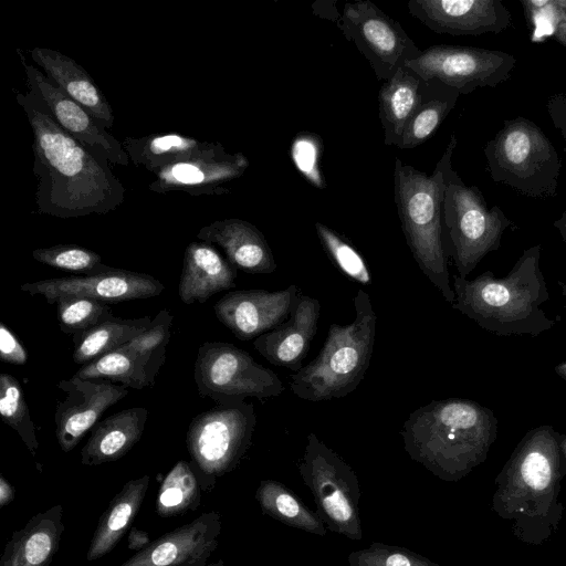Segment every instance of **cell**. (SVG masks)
Here are the masks:
<instances>
[{
  "instance_id": "2e32d148",
  "label": "cell",
  "mask_w": 566,
  "mask_h": 566,
  "mask_svg": "<svg viewBox=\"0 0 566 566\" xmlns=\"http://www.w3.org/2000/svg\"><path fill=\"white\" fill-rule=\"evenodd\" d=\"M249 167L240 151L230 154L221 143L187 161L168 166L156 174L148 186L150 191H181L190 196H220L230 192L226 185L240 178Z\"/></svg>"
},
{
  "instance_id": "f546056e",
  "label": "cell",
  "mask_w": 566,
  "mask_h": 566,
  "mask_svg": "<svg viewBox=\"0 0 566 566\" xmlns=\"http://www.w3.org/2000/svg\"><path fill=\"white\" fill-rule=\"evenodd\" d=\"M460 95L438 80H423L421 102L407 123L398 148L411 149L429 139L454 108Z\"/></svg>"
},
{
  "instance_id": "ab89813d",
  "label": "cell",
  "mask_w": 566,
  "mask_h": 566,
  "mask_svg": "<svg viewBox=\"0 0 566 566\" xmlns=\"http://www.w3.org/2000/svg\"><path fill=\"white\" fill-rule=\"evenodd\" d=\"M172 321L174 316L168 310H160L148 329L125 344L146 360L155 377L166 360Z\"/></svg>"
},
{
  "instance_id": "f35d334b",
  "label": "cell",
  "mask_w": 566,
  "mask_h": 566,
  "mask_svg": "<svg viewBox=\"0 0 566 566\" xmlns=\"http://www.w3.org/2000/svg\"><path fill=\"white\" fill-rule=\"evenodd\" d=\"M318 240L331 261L350 280L371 284L369 269L360 253L340 234L321 222L315 223Z\"/></svg>"
},
{
  "instance_id": "7dc6e473",
  "label": "cell",
  "mask_w": 566,
  "mask_h": 566,
  "mask_svg": "<svg viewBox=\"0 0 566 566\" xmlns=\"http://www.w3.org/2000/svg\"><path fill=\"white\" fill-rule=\"evenodd\" d=\"M554 227L558 230L564 243L566 244V209L562 216L554 221Z\"/></svg>"
},
{
  "instance_id": "ac0fdd59",
  "label": "cell",
  "mask_w": 566,
  "mask_h": 566,
  "mask_svg": "<svg viewBox=\"0 0 566 566\" xmlns=\"http://www.w3.org/2000/svg\"><path fill=\"white\" fill-rule=\"evenodd\" d=\"M409 13L439 34H499L512 23L501 0H410Z\"/></svg>"
},
{
  "instance_id": "d4e9b609",
  "label": "cell",
  "mask_w": 566,
  "mask_h": 566,
  "mask_svg": "<svg viewBox=\"0 0 566 566\" xmlns=\"http://www.w3.org/2000/svg\"><path fill=\"white\" fill-rule=\"evenodd\" d=\"M64 532L63 507L56 504L40 512L8 541L0 566H49Z\"/></svg>"
},
{
  "instance_id": "f907efd6",
  "label": "cell",
  "mask_w": 566,
  "mask_h": 566,
  "mask_svg": "<svg viewBox=\"0 0 566 566\" xmlns=\"http://www.w3.org/2000/svg\"><path fill=\"white\" fill-rule=\"evenodd\" d=\"M207 566H224V564H223V560H222V559H219L218 562H216V563H210V564H208Z\"/></svg>"
},
{
  "instance_id": "3957f363",
  "label": "cell",
  "mask_w": 566,
  "mask_h": 566,
  "mask_svg": "<svg viewBox=\"0 0 566 566\" xmlns=\"http://www.w3.org/2000/svg\"><path fill=\"white\" fill-rule=\"evenodd\" d=\"M400 434L413 461L455 482L486 460L497 437V418L471 399L432 400L410 412Z\"/></svg>"
},
{
  "instance_id": "c3c4849f",
  "label": "cell",
  "mask_w": 566,
  "mask_h": 566,
  "mask_svg": "<svg viewBox=\"0 0 566 566\" xmlns=\"http://www.w3.org/2000/svg\"><path fill=\"white\" fill-rule=\"evenodd\" d=\"M555 373L566 381V360L557 364L555 367Z\"/></svg>"
},
{
  "instance_id": "e575fe53",
  "label": "cell",
  "mask_w": 566,
  "mask_h": 566,
  "mask_svg": "<svg viewBox=\"0 0 566 566\" xmlns=\"http://www.w3.org/2000/svg\"><path fill=\"white\" fill-rule=\"evenodd\" d=\"M532 43L553 40L566 48V0H520Z\"/></svg>"
},
{
  "instance_id": "4dcf8cb0",
  "label": "cell",
  "mask_w": 566,
  "mask_h": 566,
  "mask_svg": "<svg viewBox=\"0 0 566 566\" xmlns=\"http://www.w3.org/2000/svg\"><path fill=\"white\" fill-rule=\"evenodd\" d=\"M149 316L140 318H120L113 316L97 326L72 335L74 352L73 360L86 365L104 354L115 350L151 325Z\"/></svg>"
},
{
  "instance_id": "816d5d0a",
  "label": "cell",
  "mask_w": 566,
  "mask_h": 566,
  "mask_svg": "<svg viewBox=\"0 0 566 566\" xmlns=\"http://www.w3.org/2000/svg\"><path fill=\"white\" fill-rule=\"evenodd\" d=\"M562 566H566V565H562Z\"/></svg>"
},
{
  "instance_id": "74e56055",
  "label": "cell",
  "mask_w": 566,
  "mask_h": 566,
  "mask_svg": "<svg viewBox=\"0 0 566 566\" xmlns=\"http://www.w3.org/2000/svg\"><path fill=\"white\" fill-rule=\"evenodd\" d=\"M32 256L42 264L83 275H95L111 269L102 263L98 253L77 244L35 249Z\"/></svg>"
},
{
  "instance_id": "83f0119b",
  "label": "cell",
  "mask_w": 566,
  "mask_h": 566,
  "mask_svg": "<svg viewBox=\"0 0 566 566\" xmlns=\"http://www.w3.org/2000/svg\"><path fill=\"white\" fill-rule=\"evenodd\" d=\"M150 476L143 475L128 481L112 499L98 520L86 558L96 560L108 554L118 544L142 507Z\"/></svg>"
},
{
  "instance_id": "d590c367",
  "label": "cell",
  "mask_w": 566,
  "mask_h": 566,
  "mask_svg": "<svg viewBox=\"0 0 566 566\" xmlns=\"http://www.w3.org/2000/svg\"><path fill=\"white\" fill-rule=\"evenodd\" d=\"M0 415L35 455L39 442L22 388L12 375L6 373L0 375Z\"/></svg>"
},
{
  "instance_id": "6da1fadb",
  "label": "cell",
  "mask_w": 566,
  "mask_h": 566,
  "mask_svg": "<svg viewBox=\"0 0 566 566\" xmlns=\"http://www.w3.org/2000/svg\"><path fill=\"white\" fill-rule=\"evenodd\" d=\"M15 92L32 128L35 213L69 219L106 214L125 199V187L107 157L66 133L52 117L36 86Z\"/></svg>"
},
{
  "instance_id": "7c38bea8",
  "label": "cell",
  "mask_w": 566,
  "mask_h": 566,
  "mask_svg": "<svg viewBox=\"0 0 566 566\" xmlns=\"http://www.w3.org/2000/svg\"><path fill=\"white\" fill-rule=\"evenodd\" d=\"M338 28L366 57L379 81L390 80L422 51L398 21L369 0L346 2Z\"/></svg>"
},
{
  "instance_id": "277c9868",
  "label": "cell",
  "mask_w": 566,
  "mask_h": 566,
  "mask_svg": "<svg viewBox=\"0 0 566 566\" xmlns=\"http://www.w3.org/2000/svg\"><path fill=\"white\" fill-rule=\"evenodd\" d=\"M541 253V244L525 249L504 277H495L490 270L472 280L454 275L452 308L497 336H537L549 331L557 319L541 307L549 300Z\"/></svg>"
},
{
  "instance_id": "44dd1931",
  "label": "cell",
  "mask_w": 566,
  "mask_h": 566,
  "mask_svg": "<svg viewBox=\"0 0 566 566\" xmlns=\"http://www.w3.org/2000/svg\"><path fill=\"white\" fill-rule=\"evenodd\" d=\"M319 312V301L300 291L290 317L256 337L253 347L271 364L298 371L317 332Z\"/></svg>"
},
{
  "instance_id": "8d00e7d4",
  "label": "cell",
  "mask_w": 566,
  "mask_h": 566,
  "mask_svg": "<svg viewBox=\"0 0 566 566\" xmlns=\"http://www.w3.org/2000/svg\"><path fill=\"white\" fill-rule=\"evenodd\" d=\"M60 328L65 334H78L113 317L109 304L78 296L64 295L54 302Z\"/></svg>"
},
{
  "instance_id": "4fadbf2b",
  "label": "cell",
  "mask_w": 566,
  "mask_h": 566,
  "mask_svg": "<svg viewBox=\"0 0 566 566\" xmlns=\"http://www.w3.org/2000/svg\"><path fill=\"white\" fill-rule=\"evenodd\" d=\"M515 64L516 59L503 51L436 44L405 65L424 81L438 80L460 94H469L507 81Z\"/></svg>"
},
{
  "instance_id": "9c48e42d",
  "label": "cell",
  "mask_w": 566,
  "mask_h": 566,
  "mask_svg": "<svg viewBox=\"0 0 566 566\" xmlns=\"http://www.w3.org/2000/svg\"><path fill=\"white\" fill-rule=\"evenodd\" d=\"M256 424L250 402L219 403L189 423L186 443L201 489L233 471L249 450Z\"/></svg>"
},
{
  "instance_id": "8fae6325",
  "label": "cell",
  "mask_w": 566,
  "mask_h": 566,
  "mask_svg": "<svg viewBox=\"0 0 566 566\" xmlns=\"http://www.w3.org/2000/svg\"><path fill=\"white\" fill-rule=\"evenodd\" d=\"M193 378L199 395L217 405L243 402L250 397L261 400L284 391L277 374L224 342H206L199 347Z\"/></svg>"
},
{
  "instance_id": "ba28073f",
  "label": "cell",
  "mask_w": 566,
  "mask_h": 566,
  "mask_svg": "<svg viewBox=\"0 0 566 566\" xmlns=\"http://www.w3.org/2000/svg\"><path fill=\"white\" fill-rule=\"evenodd\" d=\"M442 220L449 239L447 253L463 279L488 253L499 250L509 228H516L499 206L488 207L476 186L464 184L452 163L446 171Z\"/></svg>"
},
{
  "instance_id": "5bb4252c",
  "label": "cell",
  "mask_w": 566,
  "mask_h": 566,
  "mask_svg": "<svg viewBox=\"0 0 566 566\" xmlns=\"http://www.w3.org/2000/svg\"><path fill=\"white\" fill-rule=\"evenodd\" d=\"M164 289V284L151 275L114 268L95 275L44 279L20 286L22 292L41 295L51 305L64 295H78L114 304L154 297Z\"/></svg>"
},
{
  "instance_id": "4316f807",
  "label": "cell",
  "mask_w": 566,
  "mask_h": 566,
  "mask_svg": "<svg viewBox=\"0 0 566 566\" xmlns=\"http://www.w3.org/2000/svg\"><path fill=\"white\" fill-rule=\"evenodd\" d=\"M422 85L423 80L406 65L381 85L378 104L385 145L399 146L406 125L421 102Z\"/></svg>"
},
{
  "instance_id": "f6af8a7d",
  "label": "cell",
  "mask_w": 566,
  "mask_h": 566,
  "mask_svg": "<svg viewBox=\"0 0 566 566\" xmlns=\"http://www.w3.org/2000/svg\"><path fill=\"white\" fill-rule=\"evenodd\" d=\"M14 499V491L6 478L0 475V507L8 505Z\"/></svg>"
},
{
  "instance_id": "d6a6232c",
  "label": "cell",
  "mask_w": 566,
  "mask_h": 566,
  "mask_svg": "<svg viewBox=\"0 0 566 566\" xmlns=\"http://www.w3.org/2000/svg\"><path fill=\"white\" fill-rule=\"evenodd\" d=\"M74 376L105 379L133 389L151 387L156 378L146 360L125 345L83 365Z\"/></svg>"
},
{
  "instance_id": "7a4b0ae2",
  "label": "cell",
  "mask_w": 566,
  "mask_h": 566,
  "mask_svg": "<svg viewBox=\"0 0 566 566\" xmlns=\"http://www.w3.org/2000/svg\"><path fill=\"white\" fill-rule=\"evenodd\" d=\"M558 436L549 424L530 429L495 478L492 510L513 522L522 543L542 545L559 528L565 507L558 500Z\"/></svg>"
},
{
  "instance_id": "ee69618b",
  "label": "cell",
  "mask_w": 566,
  "mask_h": 566,
  "mask_svg": "<svg viewBox=\"0 0 566 566\" xmlns=\"http://www.w3.org/2000/svg\"><path fill=\"white\" fill-rule=\"evenodd\" d=\"M127 542L128 548L137 552L144 549L151 543L148 534L136 526L130 527Z\"/></svg>"
},
{
  "instance_id": "bcb514c9",
  "label": "cell",
  "mask_w": 566,
  "mask_h": 566,
  "mask_svg": "<svg viewBox=\"0 0 566 566\" xmlns=\"http://www.w3.org/2000/svg\"><path fill=\"white\" fill-rule=\"evenodd\" d=\"M558 457H559V472L563 478L566 476V434L559 433L558 436Z\"/></svg>"
},
{
  "instance_id": "ffe728a7",
  "label": "cell",
  "mask_w": 566,
  "mask_h": 566,
  "mask_svg": "<svg viewBox=\"0 0 566 566\" xmlns=\"http://www.w3.org/2000/svg\"><path fill=\"white\" fill-rule=\"evenodd\" d=\"M18 52L27 80L36 86L55 122L85 146L104 154L111 164L127 166L130 160L122 143L84 107L54 85L42 71L27 64L20 49Z\"/></svg>"
},
{
  "instance_id": "603a6c76",
  "label": "cell",
  "mask_w": 566,
  "mask_h": 566,
  "mask_svg": "<svg viewBox=\"0 0 566 566\" xmlns=\"http://www.w3.org/2000/svg\"><path fill=\"white\" fill-rule=\"evenodd\" d=\"M28 52L54 85L84 107L104 127H113L115 116L111 104L82 65L70 56L48 48L36 46Z\"/></svg>"
},
{
  "instance_id": "52a82bcc",
  "label": "cell",
  "mask_w": 566,
  "mask_h": 566,
  "mask_svg": "<svg viewBox=\"0 0 566 566\" xmlns=\"http://www.w3.org/2000/svg\"><path fill=\"white\" fill-rule=\"evenodd\" d=\"M486 170L494 182L531 198L557 195L560 157L552 142L534 122L517 116L484 147Z\"/></svg>"
},
{
  "instance_id": "484cf974",
  "label": "cell",
  "mask_w": 566,
  "mask_h": 566,
  "mask_svg": "<svg viewBox=\"0 0 566 566\" xmlns=\"http://www.w3.org/2000/svg\"><path fill=\"white\" fill-rule=\"evenodd\" d=\"M148 410L133 407L97 422L81 450V463L99 465L123 458L140 440Z\"/></svg>"
},
{
  "instance_id": "836d02e7",
  "label": "cell",
  "mask_w": 566,
  "mask_h": 566,
  "mask_svg": "<svg viewBox=\"0 0 566 566\" xmlns=\"http://www.w3.org/2000/svg\"><path fill=\"white\" fill-rule=\"evenodd\" d=\"M201 501V485L190 462L179 461L163 480L156 500L161 517L180 516L195 511Z\"/></svg>"
},
{
  "instance_id": "e0dca14e",
  "label": "cell",
  "mask_w": 566,
  "mask_h": 566,
  "mask_svg": "<svg viewBox=\"0 0 566 566\" xmlns=\"http://www.w3.org/2000/svg\"><path fill=\"white\" fill-rule=\"evenodd\" d=\"M298 292L295 284L275 292L261 289L232 291L216 302L213 311L237 338L251 340L290 317Z\"/></svg>"
},
{
  "instance_id": "b9f144b4",
  "label": "cell",
  "mask_w": 566,
  "mask_h": 566,
  "mask_svg": "<svg viewBox=\"0 0 566 566\" xmlns=\"http://www.w3.org/2000/svg\"><path fill=\"white\" fill-rule=\"evenodd\" d=\"M0 359L13 365H23L28 360L25 348L4 323L0 324Z\"/></svg>"
},
{
  "instance_id": "60d3db41",
  "label": "cell",
  "mask_w": 566,
  "mask_h": 566,
  "mask_svg": "<svg viewBox=\"0 0 566 566\" xmlns=\"http://www.w3.org/2000/svg\"><path fill=\"white\" fill-rule=\"evenodd\" d=\"M349 566H440L406 547L373 542L347 556Z\"/></svg>"
},
{
  "instance_id": "681fc988",
  "label": "cell",
  "mask_w": 566,
  "mask_h": 566,
  "mask_svg": "<svg viewBox=\"0 0 566 566\" xmlns=\"http://www.w3.org/2000/svg\"><path fill=\"white\" fill-rule=\"evenodd\" d=\"M558 284L560 285L562 289V295L566 297V283L558 282Z\"/></svg>"
},
{
  "instance_id": "d6986e66",
  "label": "cell",
  "mask_w": 566,
  "mask_h": 566,
  "mask_svg": "<svg viewBox=\"0 0 566 566\" xmlns=\"http://www.w3.org/2000/svg\"><path fill=\"white\" fill-rule=\"evenodd\" d=\"M221 514L207 512L137 552L120 566H207L221 534Z\"/></svg>"
},
{
  "instance_id": "30bf717a",
  "label": "cell",
  "mask_w": 566,
  "mask_h": 566,
  "mask_svg": "<svg viewBox=\"0 0 566 566\" xmlns=\"http://www.w3.org/2000/svg\"><path fill=\"white\" fill-rule=\"evenodd\" d=\"M298 471L313 494L316 513L326 527L349 539L360 541V488L349 464L311 432Z\"/></svg>"
},
{
  "instance_id": "cb8c5ba5",
  "label": "cell",
  "mask_w": 566,
  "mask_h": 566,
  "mask_svg": "<svg viewBox=\"0 0 566 566\" xmlns=\"http://www.w3.org/2000/svg\"><path fill=\"white\" fill-rule=\"evenodd\" d=\"M235 279L237 269L213 244L193 241L185 250L178 295L187 305L202 304L212 295L234 287Z\"/></svg>"
},
{
  "instance_id": "9a60e30c",
  "label": "cell",
  "mask_w": 566,
  "mask_h": 566,
  "mask_svg": "<svg viewBox=\"0 0 566 566\" xmlns=\"http://www.w3.org/2000/svg\"><path fill=\"white\" fill-rule=\"evenodd\" d=\"M57 387L65 392L54 412L55 436L64 452L72 451L102 413L128 395L127 387L109 380L75 376L59 381Z\"/></svg>"
},
{
  "instance_id": "7402d4cb",
  "label": "cell",
  "mask_w": 566,
  "mask_h": 566,
  "mask_svg": "<svg viewBox=\"0 0 566 566\" xmlns=\"http://www.w3.org/2000/svg\"><path fill=\"white\" fill-rule=\"evenodd\" d=\"M197 239L219 245L227 260L249 274H269L276 270L272 250L263 233L251 222L231 218L202 227Z\"/></svg>"
},
{
  "instance_id": "f1b7e54d",
  "label": "cell",
  "mask_w": 566,
  "mask_h": 566,
  "mask_svg": "<svg viewBox=\"0 0 566 566\" xmlns=\"http://www.w3.org/2000/svg\"><path fill=\"white\" fill-rule=\"evenodd\" d=\"M120 143L136 167L153 174L197 157L217 145V142H202L178 133L125 137Z\"/></svg>"
},
{
  "instance_id": "1f68e13d",
  "label": "cell",
  "mask_w": 566,
  "mask_h": 566,
  "mask_svg": "<svg viewBox=\"0 0 566 566\" xmlns=\"http://www.w3.org/2000/svg\"><path fill=\"white\" fill-rule=\"evenodd\" d=\"M255 499L262 512L274 520L319 536L326 535V525L292 490L276 480H263Z\"/></svg>"
},
{
  "instance_id": "7bdbcfd3",
  "label": "cell",
  "mask_w": 566,
  "mask_h": 566,
  "mask_svg": "<svg viewBox=\"0 0 566 566\" xmlns=\"http://www.w3.org/2000/svg\"><path fill=\"white\" fill-rule=\"evenodd\" d=\"M546 107L554 127L560 132L566 144V94L556 93L551 95Z\"/></svg>"
},
{
  "instance_id": "8992f818",
  "label": "cell",
  "mask_w": 566,
  "mask_h": 566,
  "mask_svg": "<svg viewBox=\"0 0 566 566\" xmlns=\"http://www.w3.org/2000/svg\"><path fill=\"white\" fill-rule=\"evenodd\" d=\"M354 321L331 324L318 355L291 376V389L296 397L325 401L345 397L359 386L370 364L377 315L364 290H358L354 297Z\"/></svg>"
},
{
  "instance_id": "5b68a950",
  "label": "cell",
  "mask_w": 566,
  "mask_h": 566,
  "mask_svg": "<svg viewBox=\"0 0 566 566\" xmlns=\"http://www.w3.org/2000/svg\"><path fill=\"white\" fill-rule=\"evenodd\" d=\"M457 143L452 134L431 175L399 158L394 166V198L406 242L419 269L451 305L455 296L443 243L442 205L446 171Z\"/></svg>"
}]
</instances>
